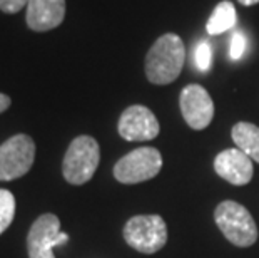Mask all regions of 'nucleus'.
Masks as SVG:
<instances>
[{
  "label": "nucleus",
  "mask_w": 259,
  "mask_h": 258,
  "mask_svg": "<svg viewBox=\"0 0 259 258\" xmlns=\"http://www.w3.org/2000/svg\"><path fill=\"white\" fill-rule=\"evenodd\" d=\"M186 60L184 42L176 34H164L152 44L146 56V76L149 82L166 86L179 78Z\"/></svg>",
  "instance_id": "f257e3e1"
},
{
  "label": "nucleus",
  "mask_w": 259,
  "mask_h": 258,
  "mask_svg": "<svg viewBox=\"0 0 259 258\" xmlns=\"http://www.w3.org/2000/svg\"><path fill=\"white\" fill-rule=\"evenodd\" d=\"M101 161L99 142L92 136L82 134L70 142L62 161V174L70 185H84L91 181Z\"/></svg>",
  "instance_id": "f03ea898"
},
{
  "label": "nucleus",
  "mask_w": 259,
  "mask_h": 258,
  "mask_svg": "<svg viewBox=\"0 0 259 258\" xmlns=\"http://www.w3.org/2000/svg\"><path fill=\"white\" fill-rule=\"evenodd\" d=\"M214 222L231 243L241 248L251 246L257 240V227L254 218L244 206L226 200L219 203L214 211Z\"/></svg>",
  "instance_id": "7ed1b4c3"
},
{
  "label": "nucleus",
  "mask_w": 259,
  "mask_h": 258,
  "mask_svg": "<svg viewBox=\"0 0 259 258\" xmlns=\"http://www.w3.org/2000/svg\"><path fill=\"white\" fill-rule=\"evenodd\" d=\"M124 240L141 253H156L167 243V225L159 215L132 216L124 227Z\"/></svg>",
  "instance_id": "20e7f679"
},
{
  "label": "nucleus",
  "mask_w": 259,
  "mask_h": 258,
  "mask_svg": "<svg viewBox=\"0 0 259 258\" xmlns=\"http://www.w3.org/2000/svg\"><path fill=\"white\" fill-rule=\"evenodd\" d=\"M162 168V156L156 148H137L115 163L114 178L122 185H137L156 178Z\"/></svg>",
  "instance_id": "39448f33"
},
{
  "label": "nucleus",
  "mask_w": 259,
  "mask_h": 258,
  "mask_svg": "<svg viewBox=\"0 0 259 258\" xmlns=\"http://www.w3.org/2000/svg\"><path fill=\"white\" fill-rule=\"evenodd\" d=\"M35 159V142L29 134H14L0 144V181L22 178Z\"/></svg>",
  "instance_id": "423d86ee"
},
{
  "label": "nucleus",
  "mask_w": 259,
  "mask_h": 258,
  "mask_svg": "<svg viewBox=\"0 0 259 258\" xmlns=\"http://www.w3.org/2000/svg\"><path fill=\"white\" fill-rule=\"evenodd\" d=\"M69 241V235L60 232V219L54 213L38 216L27 235L29 258H56L54 248Z\"/></svg>",
  "instance_id": "0eeeda50"
},
{
  "label": "nucleus",
  "mask_w": 259,
  "mask_h": 258,
  "mask_svg": "<svg viewBox=\"0 0 259 258\" xmlns=\"http://www.w3.org/2000/svg\"><path fill=\"white\" fill-rule=\"evenodd\" d=\"M117 131L125 141H151L157 138L161 126L151 109L141 104L129 106L120 114Z\"/></svg>",
  "instance_id": "6e6552de"
},
{
  "label": "nucleus",
  "mask_w": 259,
  "mask_h": 258,
  "mask_svg": "<svg viewBox=\"0 0 259 258\" xmlns=\"http://www.w3.org/2000/svg\"><path fill=\"white\" fill-rule=\"evenodd\" d=\"M181 113L187 126L196 131L206 129L214 118V102L209 92L199 84L186 86L179 97Z\"/></svg>",
  "instance_id": "1a4fd4ad"
},
{
  "label": "nucleus",
  "mask_w": 259,
  "mask_h": 258,
  "mask_svg": "<svg viewBox=\"0 0 259 258\" xmlns=\"http://www.w3.org/2000/svg\"><path fill=\"white\" fill-rule=\"evenodd\" d=\"M214 171L234 186H244L252 179V159L239 148L224 150L214 159Z\"/></svg>",
  "instance_id": "9d476101"
},
{
  "label": "nucleus",
  "mask_w": 259,
  "mask_h": 258,
  "mask_svg": "<svg viewBox=\"0 0 259 258\" xmlns=\"http://www.w3.org/2000/svg\"><path fill=\"white\" fill-rule=\"evenodd\" d=\"M65 19V0H29L25 22L34 32H49Z\"/></svg>",
  "instance_id": "9b49d317"
},
{
  "label": "nucleus",
  "mask_w": 259,
  "mask_h": 258,
  "mask_svg": "<svg viewBox=\"0 0 259 258\" xmlns=\"http://www.w3.org/2000/svg\"><path fill=\"white\" fill-rule=\"evenodd\" d=\"M233 141L252 161L259 163V128L251 123H238L231 131Z\"/></svg>",
  "instance_id": "f8f14e48"
},
{
  "label": "nucleus",
  "mask_w": 259,
  "mask_h": 258,
  "mask_svg": "<svg viewBox=\"0 0 259 258\" xmlns=\"http://www.w3.org/2000/svg\"><path fill=\"white\" fill-rule=\"evenodd\" d=\"M234 25H236V9L233 2H221L219 5H216L214 12L209 17L206 24V30L209 35H218L229 30Z\"/></svg>",
  "instance_id": "ddd939ff"
},
{
  "label": "nucleus",
  "mask_w": 259,
  "mask_h": 258,
  "mask_svg": "<svg viewBox=\"0 0 259 258\" xmlns=\"http://www.w3.org/2000/svg\"><path fill=\"white\" fill-rule=\"evenodd\" d=\"M15 216V198L9 190H0V235L10 227Z\"/></svg>",
  "instance_id": "4468645a"
},
{
  "label": "nucleus",
  "mask_w": 259,
  "mask_h": 258,
  "mask_svg": "<svg viewBox=\"0 0 259 258\" xmlns=\"http://www.w3.org/2000/svg\"><path fill=\"white\" fill-rule=\"evenodd\" d=\"M211 60H212V51L211 46L207 42H201L197 44L196 51H194V62L196 67L201 70V72H206L211 67Z\"/></svg>",
  "instance_id": "2eb2a0df"
},
{
  "label": "nucleus",
  "mask_w": 259,
  "mask_h": 258,
  "mask_svg": "<svg viewBox=\"0 0 259 258\" xmlns=\"http://www.w3.org/2000/svg\"><path fill=\"white\" fill-rule=\"evenodd\" d=\"M246 51V37L241 30H234L233 37H231V49H229V56L233 60H239L242 57V54Z\"/></svg>",
  "instance_id": "dca6fc26"
},
{
  "label": "nucleus",
  "mask_w": 259,
  "mask_h": 258,
  "mask_svg": "<svg viewBox=\"0 0 259 258\" xmlns=\"http://www.w3.org/2000/svg\"><path fill=\"white\" fill-rule=\"evenodd\" d=\"M27 2L29 0H0V10L9 15L17 14L24 7H27Z\"/></svg>",
  "instance_id": "f3484780"
},
{
  "label": "nucleus",
  "mask_w": 259,
  "mask_h": 258,
  "mask_svg": "<svg viewBox=\"0 0 259 258\" xmlns=\"http://www.w3.org/2000/svg\"><path fill=\"white\" fill-rule=\"evenodd\" d=\"M10 104H12V99H10V97H9L7 94L0 92V114L7 111V109L10 107Z\"/></svg>",
  "instance_id": "a211bd4d"
},
{
  "label": "nucleus",
  "mask_w": 259,
  "mask_h": 258,
  "mask_svg": "<svg viewBox=\"0 0 259 258\" xmlns=\"http://www.w3.org/2000/svg\"><path fill=\"white\" fill-rule=\"evenodd\" d=\"M241 5H246V7H251V5L259 4V0H238Z\"/></svg>",
  "instance_id": "6ab92c4d"
}]
</instances>
